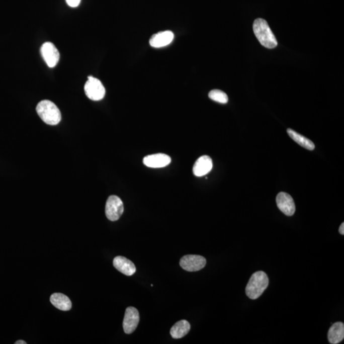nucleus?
<instances>
[{"label": "nucleus", "instance_id": "obj_17", "mask_svg": "<svg viewBox=\"0 0 344 344\" xmlns=\"http://www.w3.org/2000/svg\"><path fill=\"white\" fill-rule=\"evenodd\" d=\"M289 136L292 138L294 141L301 146L305 148L308 150H312L315 149V145L314 143L311 140L308 139V138L301 135L300 134L296 132L295 131L291 130V129H288L287 130Z\"/></svg>", "mask_w": 344, "mask_h": 344}, {"label": "nucleus", "instance_id": "obj_6", "mask_svg": "<svg viewBox=\"0 0 344 344\" xmlns=\"http://www.w3.org/2000/svg\"><path fill=\"white\" fill-rule=\"evenodd\" d=\"M206 263V260L202 255H186L181 258L180 265L185 271L197 272L204 269Z\"/></svg>", "mask_w": 344, "mask_h": 344}, {"label": "nucleus", "instance_id": "obj_20", "mask_svg": "<svg viewBox=\"0 0 344 344\" xmlns=\"http://www.w3.org/2000/svg\"><path fill=\"white\" fill-rule=\"evenodd\" d=\"M339 232L341 234V235H344V223H341L340 228H339Z\"/></svg>", "mask_w": 344, "mask_h": 344}, {"label": "nucleus", "instance_id": "obj_19", "mask_svg": "<svg viewBox=\"0 0 344 344\" xmlns=\"http://www.w3.org/2000/svg\"><path fill=\"white\" fill-rule=\"evenodd\" d=\"M81 0H66L67 4L73 8L78 7L80 4Z\"/></svg>", "mask_w": 344, "mask_h": 344}, {"label": "nucleus", "instance_id": "obj_15", "mask_svg": "<svg viewBox=\"0 0 344 344\" xmlns=\"http://www.w3.org/2000/svg\"><path fill=\"white\" fill-rule=\"evenodd\" d=\"M50 301L55 307L63 311H68L71 309V302L68 296L62 293H54L50 298Z\"/></svg>", "mask_w": 344, "mask_h": 344}, {"label": "nucleus", "instance_id": "obj_2", "mask_svg": "<svg viewBox=\"0 0 344 344\" xmlns=\"http://www.w3.org/2000/svg\"><path fill=\"white\" fill-rule=\"evenodd\" d=\"M269 284V277L264 272H255L248 281L245 289L246 295L250 299H257L266 290Z\"/></svg>", "mask_w": 344, "mask_h": 344}, {"label": "nucleus", "instance_id": "obj_13", "mask_svg": "<svg viewBox=\"0 0 344 344\" xmlns=\"http://www.w3.org/2000/svg\"><path fill=\"white\" fill-rule=\"evenodd\" d=\"M114 267L125 276H133L136 272L135 265L130 260L123 256H117L113 261Z\"/></svg>", "mask_w": 344, "mask_h": 344}, {"label": "nucleus", "instance_id": "obj_8", "mask_svg": "<svg viewBox=\"0 0 344 344\" xmlns=\"http://www.w3.org/2000/svg\"><path fill=\"white\" fill-rule=\"evenodd\" d=\"M140 321V315L135 307L126 309L123 320V329L126 334H131L137 329Z\"/></svg>", "mask_w": 344, "mask_h": 344}, {"label": "nucleus", "instance_id": "obj_3", "mask_svg": "<svg viewBox=\"0 0 344 344\" xmlns=\"http://www.w3.org/2000/svg\"><path fill=\"white\" fill-rule=\"evenodd\" d=\"M36 111L42 120L49 125H57L60 123L61 112L56 105L49 100H42L38 103Z\"/></svg>", "mask_w": 344, "mask_h": 344}, {"label": "nucleus", "instance_id": "obj_21", "mask_svg": "<svg viewBox=\"0 0 344 344\" xmlns=\"http://www.w3.org/2000/svg\"><path fill=\"white\" fill-rule=\"evenodd\" d=\"M27 343L24 340H18L16 342H15V344H26Z\"/></svg>", "mask_w": 344, "mask_h": 344}, {"label": "nucleus", "instance_id": "obj_10", "mask_svg": "<svg viewBox=\"0 0 344 344\" xmlns=\"http://www.w3.org/2000/svg\"><path fill=\"white\" fill-rule=\"evenodd\" d=\"M143 162L145 166L149 168H163L170 163L171 158L168 155L159 153L145 156L143 158Z\"/></svg>", "mask_w": 344, "mask_h": 344}, {"label": "nucleus", "instance_id": "obj_4", "mask_svg": "<svg viewBox=\"0 0 344 344\" xmlns=\"http://www.w3.org/2000/svg\"><path fill=\"white\" fill-rule=\"evenodd\" d=\"M84 91L88 99L93 101H100L105 95V88L101 81L92 76H88L84 85Z\"/></svg>", "mask_w": 344, "mask_h": 344}, {"label": "nucleus", "instance_id": "obj_1", "mask_svg": "<svg viewBox=\"0 0 344 344\" xmlns=\"http://www.w3.org/2000/svg\"><path fill=\"white\" fill-rule=\"evenodd\" d=\"M254 35L263 46L268 49H273L277 47V41L271 28L266 21L259 18L255 19L253 24Z\"/></svg>", "mask_w": 344, "mask_h": 344}, {"label": "nucleus", "instance_id": "obj_12", "mask_svg": "<svg viewBox=\"0 0 344 344\" xmlns=\"http://www.w3.org/2000/svg\"><path fill=\"white\" fill-rule=\"evenodd\" d=\"M213 167L212 160L209 156H202L199 157L193 166V174L197 177H202L209 173Z\"/></svg>", "mask_w": 344, "mask_h": 344}, {"label": "nucleus", "instance_id": "obj_9", "mask_svg": "<svg viewBox=\"0 0 344 344\" xmlns=\"http://www.w3.org/2000/svg\"><path fill=\"white\" fill-rule=\"evenodd\" d=\"M276 202L279 210L286 216H291L295 214L296 207L293 198L288 193H279L277 196Z\"/></svg>", "mask_w": 344, "mask_h": 344}, {"label": "nucleus", "instance_id": "obj_5", "mask_svg": "<svg viewBox=\"0 0 344 344\" xmlns=\"http://www.w3.org/2000/svg\"><path fill=\"white\" fill-rule=\"evenodd\" d=\"M124 212V205L120 198L112 195L109 197L105 205V214L110 221H116Z\"/></svg>", "mask_w": 344, "mask_h": 344}, {"label": "nucleus", "instance_id": "obj_14", "mask_svg": "<svg viewBox=\"0 0 344 344\" xmlns=\"http://www.w3.org/2000/svg\"><path fill=\"white\" fill-rule=\"evenodd\" d=\"M328 338L329 343L336 344L340 343L344 338V324L343 322H337L332 325L329 329Z\"/></svg>", "mask_w": 344, "mask_h": 344}, {"label": "nucleus", "instance_id": "obj_11", "mask_svg": "<svg viewBox=\"0 0 344 344\" xmlns=\"http://www.w3.org/2000/svg\"><path fill=\"white\" fill-rule=\"evenodd\" d=\"M174 35L171 31H164L152 36L149 40L150 46L161 48L167 46L173 41Z\"/></svg>", "mask_w": 344, "mask_h": 344}, {"label": "nucleus", "instance_id": "obj_7", "mask_svg": "<svg viewBox=\"0 0 344 344\" xmlns=\"http://www.w3.org/2000/svg\"><path fill=\"white\" fill-rule=\"evenodd\" d=\"M40 51L48 66L54 68L57 65L60 58V54L54 44L49 42L44 43L40 49Z\"/></svg>", "mask_w": 344, "mask_h": 344}, {"label": "nucleus", "instance_id": "obj_16", "mask_svg": "<svg viewBox=\"0 0 344 344\" xmlns=\"http://www.w3.org/2000/svg\"><path fill=\"white\" fill-rule=\"evenodd\" d=\"M190 322L186 320H181L176 322L170 329V334L172 338L179 339L184 337L190 331Z\"/></svg>", "mask_w": 344, "mask_h": 344}, {"label": "nucleus", "instance_id": "obj_18", "mask_svg": "<svg viewBox=\"0 0 344 344\" xmlns=\"http://www.w3.org/2000/svg\"><path fill=\"white\" fill-rule=\"evenodd\" d=\"M209 97L213 101L220 103V104H225L228 102V96L225 93L219 90H212L209 93Z\"/></svg>", "mask_w": 344, "mask_h": 344}]
</instances>
